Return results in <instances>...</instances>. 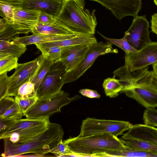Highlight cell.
<instances>
[{"label": "cell", "instance_id": "1", "mask_svg": "<svg viewBox=\"0 0 157 157\" xmlns=\"http://www.w3.org/2000/svg\"><path fill=\"white\" fill-rule=\"evenodd\" d=\"M113 74L119 77L123 86L121 93H124L146 108L157 107V87L152 71H149L148 67L130 71L123 66Z\"/></svg>", "mask_w": 157, "mask_h": 157}, {"label": "cell", "instance_id": "2", "mask_svg": "<svg viewBox=\"0 0 157 157\" xmlns=\"http://www.w3.org/2000/svg\"><path fill=\"white\" fill-rule=\"evenodd\" d=\"M64 134L60 125L50 123L48 129L44 132L25 141L13 143L3 140V157L18 156L23 154L33 153L42 156L63 140Z\"/></svg>", "mask_w": 157, "mask_h": 157}, {"label": "cell", "instance_id": "3", "mask_svg": "<svg viewBox=\"0 0 157 157\" xmlns=\"http://www.w3.org/2000/svg\"><path fill=\"white\" fill-rule=\"evenodd\" d=\"M84 0H63L61 9L55 17L56 23L73 33L94 35L97 22L96 10L85 8Z\"/></svg>", "mask_w": 157, "mask_h": 157}, {"label": "cell", "instance_id": "4", "mask_svg": "<svg viewBox=\"0 0 157 157\" xmlns=\"http://www.w3.org/2000/svg\"><path fill=\"white\" fill-rule=\"evenodd\" d=\"M64 140L72 152L71 156L74 157H101L108 151L126 147L120 139L109 133L70 137Z\"/></svg>", "mask_w": 157, "mask_h": 157}, {"label": "cell", "instance_id": "5", "mask_svg": "<svg viewBox=\"0 0 157 157\" xmlns=\"http://www.w3.org/2000/svg\"><path fill=\"white\" fill-rule=\"evenodd\" d=\"M79 95L69 97V94L62 91L55 96L47 99H38L24 113L27 118H49L71 101L79 98Z\"/></svg>", "mask_w": 157, "mask_h": 157}, {"label": "cell", "instance_id": "6", "mask_svg": "<svg viewBox=\"0 0 157 157\" xmlns=\"http://www.w3.org/2000/svg\"><path fill=\"white\" fill-rule=\"evenodd\" d=\"M132 124L128 121L86 118L82 121L78 137L95 134L109 133L117 136L129 130Z\"/></svg>", "mask_w": 157, "mask_h": 157}, {"label": "cell", "instance_id": "7", "mask_svg": "<svg viewBox=\"0 0 157 157\" xmlns=\"http://www.w3.org/2000/svg\"><path fill=\"white\" fill-rule=\"evenodd\" d=\"M67 72L65 66L61 61H54L36 92L38 98H49L60 93L65 84Z\"/></svg>", "mask_w": 157, "mask_h": 157}, {"label": "cell", "instance_id": "8", "mask_svg": "<svg viewBox=\"0 0 157 157\" xmlns=\"http://www.w3.org/2000/svg\"><path fill=\"white\" fill-rule=\"evenodd\" d=\"M117 49L113 48L112 44L100 41L90 45L83 59L77 67L67 73L64 83L75 81L80 77L92 65L99 56L109 53H117Z\"/></svg>", "mask_w": 157, "mask_h": 157}, {"label": "cell", "instance_id": "9", "mask_svg": "<svg viewBox=\"0 0 157 157\" xmlns=\"http://www.w3.org/2000/svg\"><path fill=\"white\" fill-rule=\"evenodd\" d=\"M43 58L41 54L32 61L18 64L14 73L9 77L7 96L16 97L20 87L32 80L37 72Z\"/></svg>", "mask_w": 157, "mask_h": 157}, {"label": "cell", "instance_id": "10", "mask_svg": "<svg viewBox=\"0 0 157 157\" xmlns=\"http://www.w3.org/2000/svg\"><path fill=\"white\" fill-rule=\"evenodd\" d=\"M125 68L130 71L143 69L157 62V42H151L136 52L125 54Z\"/></svg>", "mask_w": 157, "mask_h": 157}, {"label": "cell", "instance_id": "11", "mask_svg": "<svg viewBox=\"0 0 157 157\" xmlns=\"http://www.w3.org/2000/svg\"><path fill=\"white\" fill-rule=\"evenodd\" d=\"M149 24L145 15L134 17L131 25L124 36L129 44L138 51L151 41L149 30Z\"/></svg>", "mask_w": 157, "mask_h": 157}, {"label": "cell", "instance_id": "12", "mask_svg": "<svg viewBox=\"0 0 157 157\" xmlns=\"http://www.w3.org/2000/svg\"><path fill=\"white\" fill-rule=\"evenodd\" d=\"M109 10L118 20L127 16H138L142 8V0H91Z\"/></svg>", "mask_w": 157, "mask_h": 157}, {"label": "cell", "instance_id": "13", "mask_svg": "<svg viewBox=\"0 0 157 157\" xmlns=\"http://www.w3.org/2000/svg\"><path fill=\"white\" fill-rule=\"evenodd\" d=\"M14 7L44 12L56 16L62 7L63 0H0Z\"/></svg>", "mask_w": 157, "mask_h": 157}, {"label": "cell", "instance_id": "14", "mask_svg": "<svg viewBox=\"0 0 157 157\" xmlns=\"http://www.w3.org/2000/svg\"><path fill=\"white\" fill-rule=\"evenodd\" d=\"M14 7V20L11 25L19 34L31 32L33 29L38 23L41 11Z\"/></svg>", "mask_w": 157, "mask_h": 157}, {"label": "cell", "instance_id": "15", "mask_svg": "<svg viewBox=\"0 0 157 157\" xmlns=\"http://www.w3.org/2000/svg\"><path fill=\"white\" fill-rule=\"evenodd\" d=\"M90 45L79 44L63 47L59 60L64 65L67 72L77 67L83 59Z\"/></svg>", "mask_w": 157, "mask_h": 157}, {"label": "cell", "instance_id": "16", "mask_svg": "<svg viewBox=\"0 0 157 157\" xmlns=\"http://www.w3.org/2000/svg\"><path fill=\"white\" fill-rule=\"evenodd\" d=\"M121 137L143 140L157 145V128L144 124H132Z\"/></svg>", "mask_w": 157, "mask_h": 157}, {"label": "cell", "instance_id": "17", "mask_svg": "<svg viewBox=\"0 0 157 157\" xmlns=\"http://www.w3.org/2000/svg\"><path fill=\"white\" fill-rule=\"evenodd\" d=\"M81 34L69 33L64 35L33 34L21 37L18 36L12 40L27 45L33 44L46 43L69 39L77 36Z\"/></svg>", "mask_w": 157, "mask_h": 157}, {"label": "cell", "instance_id": "18", "mask_svg": "<svg viewBox=\"0 0 157 157\" xmlns=\"http://www.w3.org/2000/svg\"><path fill=\"white\" fill-rule=\"evenodd\" d=\"M97 42L94 35L80 34L77 36L65 40L35 44L36 48L65 47L79 44L91 45Z\"/></svg>", "mask_w": 157, "mask_h": 157}, {"label": "cell", "instance_id": "19", "mask_svg": "<svg viewBox=\"0 0 157 157\" xmlns=\"http://www.w3.org/2000/svg\"><path fill=\"white\" fill-rule=\"evenodd\" d=\"M50 123L12 133L3 140L13 143L25 141L46 131Z\"/></svg>", "mask_w": 157, "mask_h": 157}, {"label": "cell", "instance_id": "20", "mask_svg": "<svg viewBox=\"0 0 157 157\" xmlns=\"http://www.w3.org/2000/svg\"><path fill=\"white\" fill-rule=\"evenodd\" d=\"M50 123L49 118L21 119L17 121L5 132L0 135V139H3L13 132Z\"/></svg>", "mask_w": 157, "mask_h": 157}, {"label": "cell", "instance_id": "21", "mask_svg": "<svg viewBox=\"0 0 157 157\" xmlns=\"http://www.w3.org/2000/svg\"><path fill=\"white\" fill-rule=\"evenodd\" d=\"M26 46L13 40H0V59L8 56L19 58L26 50Z\"/></svg>", "mask_w": 157, "mask_h": 157}, {"label": "cell", "instance_id": "22", "mask_svg": "<svg viewBox=\"0 0 157 157\" xmlns=\"http://www.w3.org/2000/svg\"><path fill=\"white\" fill-rule=\"evenodd\" d=\"M123 144L130 148L157 155V145L143 140L121 137Z\"/></svg>", "mask_w": 157, "mask_h": 157}, {"label": "cell", "instance_id": "23", "mask_svg": "<svg viewBox=\"0 0 157 157\" xmlns=\"http://www.w3.org/2000/svg\"><path fill=\"white\" fill-rule=\"evenodd\" d=\"M33 34L64 35L73 33L63 27L56 23L44 24L38 23L32 31Z\"/></svg>", "mask_w": 157, "mask_h": 157}, {"label": "cell", "instance_id": "24", "mask_svg": "<svg viewBox=\"0 0 157 157\" xmlns=\"http://www.w3.org/2000/svg\"><path fill=\"white\" fill-rule=\"evenodd\" d=\"M102 157H157V155L130 148L126 146L123 149L110 151L103 154Z\"/></svg>", "mask_w": 157, "mask_h": 157}, {"label": "cell", "instance_id": "25", "mask_svg": "<svg viewBox=\"0 0 157 157\" xmlns=\"http://www.w3.org/2000/svg\"><path fill=\"white\" fill-rule=\"evenodd\" d=\"M115 76L114 75L112 77L104 79L102 84L106 96L111 98L117 97L123 88L120 79L116 78Z\"/></svg>", "mask_w": 157, "mask_h": 157}, {"label": "cell", "instance_id": "26", "mask_svg": "<svg viewBox=\"0 0 157 157\" xmlns=\"http://www.w3.org/2000/svg\"><path fill=\"white\" fill-rule=\"evenodd\" d=\"M54 62L43 57L37 72L31 81L34 85L36 93L41 81Z\"/></svg>", "mask_w": 157, "mask_h": 157}, {"label": "cell", "instance_id": "27", "mask_svg": "<svg viewBox=\"0 0 157 157\" xmlns=\"http://www.w3.org/2000/svg\"><path fill=\"white\" fill-rule=\"evenodd\" d=\"M19 34L5 19H0V40L10 41L17 37Z\"/></svg>", "mask_w": 157, "mask_h": 157}, {"label": "cell", "instance_id": "28", "mask_svg": "<svg viewBox=\"0 0 157 157\" xmlns=\"http://www.w3.org/2000/svg\"><path fill=\"white\" fill-rule=\"evenodd\" d=\"M98 33L107 41L114 44L122 49L125 52V54L138 51L129 44L124 36L120 39H115L107 37L98 32Z\"/></svg>", "mask_w": 157, "mask_h": 157}, {"label": "cell", "instance_id": "29", "mask_svg": "<svg viewBox=\"0 0 157 157\" xmlns=\"http://www.w3.org/2000/svg\"><path fill=\"white\" fill-rule=\"evenodd\" d=\"M63 47H53L37 48L41 51L44 58L54 61L59 59Z\"/></svg>", "mask_w": 157, "mask_h": 157}, {"label": "cell", "instance_id": "30", "mask_svg": "<svg viewBox=\"0 0 157 157\" xmlns=\"http://www.w3.org/2000/svg\"><path fill=\"white\" fill-rule=\"evenodd\" d=\"M18 58L8 56L0 59V74L7 72L15 68L18 64Z\"/></svg>", "mask_w": 157, "mask_h": 157}, {"label": "cell", "instance_id": "31", "mask_svg": "<svg viewBox=\"0 0 157 157\" xmlns=\"http://www.w3.org/2000/svg\"><path fill=\"white\" fill-rule=\"evenodd\" d=\"M143 119L144 124L157 127V109L150 107L144 110Z\"/></svg>", "mask_w": 157, "mask_h": 157}, {"label": "cell", "instance_id": "32", "mask_svg": "<svg viewBox=\"0 0 157 157\" xmlns=\"http://www.w3.org/2000/svg\"><path fill=\"white\" fill-rule=\"evenodd\" d=\"M14 7L7 3L0 2V15L11 25L14 20Z\"/></svg>", "mask_w": 157, "mask_h": 157}, {"label": "cell", "instance_id": "33", "mask_svg": "<svg viewBox=\"0 0 157 157\" xmlns=\"http://www.w3.org/2000/svg\"><path fill=\"white\" fill-rule=\"evenodd\" d=\"M49 153H52L57 157H69L72 152L64 140H62L49 151Z\"/></svg>", "mask_w": 157, "mask_h": 157}, {"label": "cell", "instance_id": "34", "mask_svg": "<svg viewBox=\"0 0 157 157\" xmlns=\"http://www.w3.org/2000/svg\"><path fill=\"white\" fill-rule=\"evenodd\" d=\"M24 116V113L21 110L17 102L15 100L14 103L0 117L13 118L20 120Z\"/></svg>", "mask_w": 157, "mask_h": 157}, {"label": "cell", "instance_id": "35", "mask_svg": "<svg viewBox=\"0 0 157 157\" xmlns=\"http://www.w3.org/2000/svg\"><path fill=\"white\" fill-rule=\"evenodd\" d=\"M36 96L34 84L31 81L26 82L19 88L17 97L24 98Z\"/></svg>", "mask_w": 157, "mask_h": 157}, {"label": "cell", "instance_id": "36", "mask_svg": "<svg viewBox=\"0 0 157 157\" xmlns=\"http://www.w3.org/2000/svg\"><path fill=\"white\" fill-rule=\"evenodd\" d=\"M15 99L17 102L21 110L25 113L35 102L38 98L36 96H34L24 98L15 97Z\"/></svg>", "mask_w": 157, "mask_h": 157}, {"label": "cell", "instance_id": "37", "mask_svg": "<svg viewBox=\"0 0 157 157\" xmlns=\"http://www.w3.org/2000/svg\"><path fill=\"white\" fill-rule=\"evenodd\" d=\"M9 86V77L7 72L0 74V99L6 96Z\"/></svg>", "mask_w": 157, "mask_h": 157}, {"label": "cell", "instance_id": "38", "mask_svg": "<svg viewBox=\"0 0 157 157\" xmlns=\"http://www.w3.org/2000/svg\"><path fill=\"white\" fill-rule=\"evenodd\" d=\"M15 101V98L8 96H6L0 99V116L5 113Z\"/></svg>", "mask_w": 157, "mask_h": 157}, {"label": "cell", "instance_id": "39", "mask_svg": "<svg viewBox=\"0 0 157 157\" xmlns=\"http://www.w3.org/2000/svg\"><path fill=\"white\" fill-rule=\"evenodd\" d=\"M18 120L13 118L0 117V135L5 132Z\"/></svg>", "mask_w": 157, "mask_h": 157}, {"label": "cell", "instance_id": "40", "mask_svg": "<svg viewBox=\"0 0 157 157\" xmlns=\"http://www.w3.org/2000/svg\"><path fill=\"white\" fill-rule=\"evenodd\" d=\"M56 22L55 17L45 12H40L38 23L44 24H51Z\"/></svg>", "mask_w": 157, "mask_h": 157}, {"label": "cell", "instance_id": "41", "mask_svg": "<svg viewBox=\"0 0 157 157\" xmlns=\"http://www.w3.org/2000/svg\"><path fill=\"white\" fill-rule=\"evenodd\" d=\"M79 93L83 96L90 98H99L100 95L96 90L88 89H82Z\"/></svg>", "mask_w": 157, "mask_h": 157}, {"label": "cell", "instance_id": "42", "mask_svg": "<svg viewBox=\"0 0 157 157\" xmlns=\"http://www.w3.org/2000/svg\"><path fill=\"white\" fill-rule=\"evenodd\" d=\"M150 27L152 32L157 36V13H154L151 17Z\"/></svg>", "mask_w": 157, "mask_h": 157}, {"label": "cell", "instance_id": "43", "mask_svg": "<svg viewBox=\"0 0 157 157\" xmlns=\"http://www.w3.org/2000/svg\"><path fill=\"white\" fill-rule=\"evenodd\" d=\"M153 76L157 78V62L152 65Z\"/></svg>", "mask_w": 157, "mask_h": 157}, {"label": "cell", "instance_id": "44", "mask_svg": "<svg viewBox=\"0 0 157 157\" xmlns=\"http://www.w3.org/2000/svg\"><path fill=\"white\" fill-rule=\"evenodd\" d=\"M154 80L155 84L157 87V78L154 77Z\"/></svg>", "mask_w": 157, "mask_h": 157}, {"label": "cell", "instance_id": "45", "mask_svg": "<svg viewBox=\"0 0 157 157\" xmlns=\"http://www.w3.org/2000/svg\"><path fill=\"white\" fill-rule=\"evenodd\" d=\"M155 4L157 6V0H153Z\"/></svg>", "mask_w": 157, "mask_h": 157}]
</instances>
